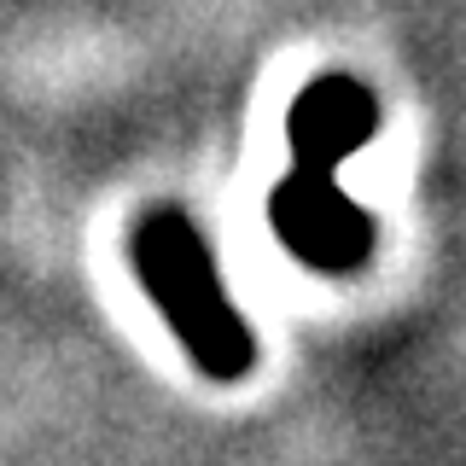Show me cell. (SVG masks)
<instances>
[{
    "mask_svg": "<svg viewBox=\"0 0 466 466\" xmlns=\"http://www.w3.org/2000/svg\"><path fill=\"white\" fill-rule=\"evenodd\" d=\"M128 262L140 291L157 303L169 332L193 356V368L216 385H239L257 368V332L239 315V303L222 291V274L210 262V245L193 216L181 210H146L128 228Z\"/></svg>",
    "mask_w": 466,
    "mask_h": 466,
    "instance_id": "obj_2",
    "label": "cell"
},
{
    "mask_svg": "<svg viewBox=\"0 0 466 466\" xmlns=\"http://www.w3.org/2000/svg\"><path fill=\"white\" fill-rule=\"evenodd\" d=\"M379 135V94L350 70H327L291 99L286 140L291 169L268 187V228L303 268L350 274L373 257L379 222L339 187L344 157Z\"/></svg>",
    "mask_w": 466,
    "mask_h": 466,
    "instance_id": "obj_1",
    "label": "cell"
}]
</instances>
